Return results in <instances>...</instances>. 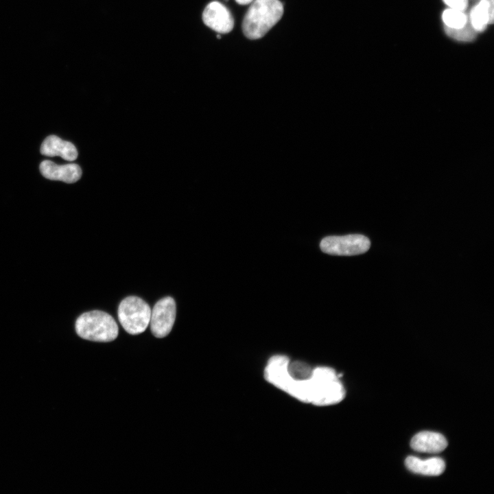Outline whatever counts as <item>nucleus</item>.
Instances as JSON below:
<instances>
[{"label":"nucleus","instance_id":"1","mask_svg":"<svg viewBox=\"0 0 494 494\" xmlns=\"http://www.w3.org/2000/svg\"><path fill=\"white\" fill-rule=\"evenodd\" d=\"M283 5L279 0H253L242 22L245 36L259 39L281 19Z\"/></svg>","mask_w":494,"mask_h":494},{"label":"nucleus","instance_id":"2","mask_svg":"<svg viewBox=\"0 0 494 494\" xmlns=\"http://www.w3.org/2000/svg\"><path fill=\"white\" fill-rule=\"evenodd\" d=\"M77 334L83 339L107 342L115 340L118 325L109 314L93 310L80 315L75 322Z\"/></svg>","mask_w":494,"mask_h":494},{"label":"nucleus","instance_id":"3","mask_svg":"<svg viewBox=\"0 0 494 494\" xmlns=\"http://www.w3.org/2000/svg\"><path fill=\"white\" fill-rule=\"evenodd\" d=\"M313 392L311 404L328 406L342 401L346 395L345 388L340 375L329 366L314 368L312 374Z\"/></svg>","mask_w":494,"mask_h":494},{"label":"nucleus","instance_id":"4","mask_svg":"<svg viewBox=\"0 0 494 494\" xmlns=\"http://www.w3.org/2000/svg\"><path fill=\"white\" fill-rule=\"evenodd\" d=\"M117 314L126 331L137 335L143 333L150 324L151 308L142 298L128 296L121 301Z\"/></svg>","mask_w":494,"mask_h":494},{"label":"nucleus","instance_id":"5","mask_svg":"<svg viewBox=\"0 0 494 494\" xmlns=\"http://www.w3.org/2000/svg\"><path fill=\"white\" fill-rule=\"evenodd\" d=\"M322 252L332 255L351 256L366 252L370 242L366 236L351 234L343 236H328L320 244Z\"/></svg>","mask_w":494,"mask_h":494},{"label":"nucleus","instance_id":"6","mask_svg":"<svg viewBox=\"0 0 494 494\" xmlns=\"http://www.w3.org/2000/svg\"><path fill=\"white\" fill-rule=\"evenodd\" d=\"M176 303L173 298L167 296L159 300L151 309L150 329L156 338L167 336L176 318Z\"/></svg>","mask_w":494,"mask_h":494},{"label":"nucleus","instance_id":"7","mask_svg":"<svg viewBox=\"0 0 494 494\" xmlns=\"http://www.w3.org/2000/svg\"><path fill=\"white\" fill-rule=\"evenodd\" d=\"M203 23L213 31L226 34L234 27V19L230 10L222 3L210 2L202 12Z\"/></svg>","mask_w":494,"mask_h":494},{"label":"nucleus","instance_id":"8","mask_svg":"<svg viewBox=\"0 0 494 494\" xmlns=\"http://www.w3.org/2000/svg\"><path fill=\"white\" fill-rule=\"evenodd\" d=\"M39 168L45 178L67 183H75L82 176L80 167L74 163L60 165L51 161L45 160L40 163Z\"/></svg>","mask_w":494,"mask_h":494},{"label":"nucleus","instance_id":"9","mask_svg":"<svg viewBox=\"0 0 494 494\" xmlns=\"http://www.w3.org/2000/svg\"><path fill=\"white\" fill-rule=\"evenodd\" d=\"M40 151L44 156H59L69 161H74L78 157V151L73 143L63 141L55 135H50L43 141Z\"/></svg>","mask_w":494,"mask_h":494},{"label":"nucleus","instance_id":"10","mask_svg":"<svg viewBox=\"0 0 494 494\" xmlns=\"http://www.w3.org/2000/svg\"><path fill=\"white\" fill-rule=\"evenodd\" d=\"M410 445L415 451L433 454L443 451L447 447V441L439 433L425 431L416 434Z\"/></svg>","mask_w":494,"mask_h":494},{"label":"nucleus","instance_id":"11","mask_svg":"<svg viewBox=\"0 0 494 494\" xmlns=\"http://www.w3.org/2000/svg\"><path fill=\"white\" fill-rule=\"evenodd\" d=\"M405 463L409 471L424 475L438 476L445 469V461L438 457L422 460L414 456H408Z\"/></svg>","mask_w":494,"mask_h":494},{"label":"nucleus","instance_id":"12","mask_svg":"<svg viewBox=\"0 0 494 494\" xmlns=\"http://www.w3.org/2000/svg\"><path fill=\"white\" fill-rule=\"evenodd\" d=\"M493 0H480L469 15L470 23L477 32L484 31L488 24L493 23Z\"/></svg>","mask_w":494,"mask_h":494},{"label":"nucleus","instance_id":"13","mask_svg":"<svg viewBox=\"0 0 494 494\" xmlns=\"http://www.w3.org/2000/svg\"><path fill=\"white\" fill-rule=\"evenodd\" d=\"M445 30L449 37L464 42H471L473 40L478 32L471 25L469 16L467 21L463 27L460 28H449L445 26Z\"/></svg>","mask_w":494,"mask_h":494},{"label":"nucleus","instance_id":"14","mask_svg":"<svg viewBox=\"0 0 494 494\" xmlns=\"http://www.w3.org/2000/svg\"><path fill=\"white\" fill-rule=\"evenodd\" d=\"M314 368L301 361L289 362L287 371L289 375L294 380L309 379L313 373Z\"/></svg>","mask_w":494,"mask_h":494},{"label":"nucleus","instance_id":"15","mask_svg":"<svg viewBox=\"0 0 494 494\" xmlns=\"http://www.w3.org/2000/svg\"><path fill=\"white\" fill-rule=\"evenodd\" d=\"M442 19L446 27L449 28H460L466 24L468 15H466L462 11L449 8L444 10L442 14Z\"/></svg>","mask_w":494,"mask_h":494},{"label":"nucleus","instance_id":"16","mask_svg":"<svg viewBox=\"0 0 494 494\" xmlns=\"http://www.w3.org/2000/svg\"><path fill=\"white\" fill-rule=\"evenodd\" d=\"M450 8L464 11L468 5V0H443Z\"/></svg>","mask_w":494,"mask_h":494},{"label":"nucleus","instance_id":"17","mask_svg":"<svg viewBox=\"0 0 494 494\" xmlns=\"http://www.w3.org/2000/svg\"><path fill=\"white\" fill-rule=\"evenodd\" d=\"M237 3L240 5H247L252 3L253 0H235Z\"/></svg>","mask_w":494,"mask_h":494}]
</instances>
